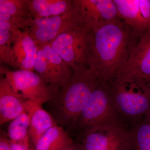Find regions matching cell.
<instances>
[{"instance_id":"cell-1","label":"cell","mask_w":150,"mask_h":150,"mask_svg":"<svg viewBox=\"0 0 150 150\" xmlns=\"http://www.w3.org/2000/svg\"><path fill=\"white\" fill-rule=\"evenodd\" d=\"M88 68L101 80L112 83L139 39L121 19L88 32Z\"/></svg>"},{"instance_id":"cell-2","label":"cell","mask_w":150,"mask_h":150,"mask_svg":"<svg viewBox=\"0 0 150 150\" xmlns=\"http://www.w3.org/2000/svg\"><path fill=\"white\" fill-rule=\"evenodd\" d=\"M72 71L69 80L48 102L56 123L69 133L76 123L100 80L97 75L88 67Z\"/></svg>"},{"instance_id":"cell-3","label":"cell","mask_w":150,"mask_h":150,"mask_svg":"<svg viewBox=\"0 0 150 150\" xmlns=\"http://www.w3.org/2000/svg\"><path fill=\"white\" fill-rule=\"evenodd\" d=\"M121 126L128 127L113 103L109 83L100 79L69 134H74L79 142L91 132Z\"/></svg>"},{"instance_id":"cell-4","label":"cell","mask_w":150,"mask_h":150,"mask_svg":"<svg viewBox=\"0 0 150 150\" xmlns=\"http://www.w3.org/2000/svg\"><path fill=\"white\" fill-rule=\"evenodd\" d=\"M109 84L113 103L124 124L131 127L142 121L150 110V96L142 84L114 80Z\"/></svg>"},{"instance_id":"cell-5","label":"cell","mask_w":150,"mask_h":150,"mask_svg":"<svg viewBox=\"0 0 150 150\" xmlns=\"http://www.w3.org/2000/svg\"><path fill=\"white\" fill-rule=\"evenodd\" d=\"M1 74L15 92L38 105L49 102L56 95L51 86L33 71H10L1 66Z\"/></svg>"},{"instance_id":"cell-6","label":"cell","mask_w":150,"mask_h":150,"mask_svg":"<svg viewBox=\"0 0 150 150\" xmlns=\"http://www.w3.org/2000/svg\"><path fill=\"white\" fill-rule=\"evenodd\" d=\"M88 32L78 26L72 28L61 33L50 44L72 70L88 67Z\"/></svg>"},{"instance_id":"cell-7","label":"cell","mask_w":150,"mask_h":150,"mask_svg":"<svg viewBox=\"0 0 150 150\" xmlns=\"http://www.w3.org/2000/svg\"><path fill=\"white\" fill-rule=\"evenodd\" d=\"M74 15L79 27L93 30L120 19L113 0H74Z\"/></svg>"},{"instance_id":"cell-8","label":"cell","mask_w":150,"mask_h":150,"mask_svg":"<svg viewBox=\"0 0 150 150\" xmlns=\"http://www.w3.org/2000/svg\"><path fill=\"white\" fill-rule=\"evenodd\" d=\"M37 47L34 70L53 88L56 95L69 80L73 71L50 44Z\"/></svg>"},{"instance_id":"cell-9","label":"cell","mask_w":150,"mask_h":150,"mask_svg":"<svg viewBox=\"0 0 150 150\" xmlns=\"http://www.w3.org/2000/svg\"><path fill=\"white\" fill-rule=\"evenodd\" d=\"M78 26L74 15V9L62 15L29 19L24 31L29 34L38 46L51 44L61 33Z\"/></svg>"},{"instance_id":"cell-10","label":"cell","mask_w":150,"mask_h":150,"mask_svg":"<svg viewBox=\"0 0 150 150\" xmlns=\"http://www.w3.org/2000/svg\"><path fill=\"white\" fill-rule=\"evenodd\" d=\"M150 79V29L139 38L124 67L115 80L128 82Z\"/></svg>"},{"instance_id":"cell-11","label":"cell","mask_w":150,"mask_h":150,"mask_svg":"<svg viewBox=\"0 0 150 150\" xmlns=\"http://www.w3.org/2000/svg\"><path fill=\"white\" fill-rule=\"evenodd\" d=\"M128 127L121 126L93 131L79 142L85 150H125Z\"/></svg>"},{"instance_id":"cell-12","label":"cell","mask_w":150,"mask_h":150,"mask_svg":"<svg viewBox=\"0 0 150 150\" xmlns=\"http://www.w3.org/2000/svg\"><path fill=\"white\" fill-rule=\"evenodd\" d=\"M38 47L34 40L25 31L13 32L11 67L18 70L35 71Z\"/></svg>"},{"instance_id":"cell-13","label":"cell","mask_w":150,"mask_h":150,"mask_svg":"<svg viewBox=\"0 0 150 150\" xmlns=\"http://www.w3.org/2000/svg\"><path fill=\"white\" fill-rule=\"evenodd\" d=\"M36 104L25 99L13 91L4 76L0 79V125L12 121L23 113L28 112Z\"/></svg>"},{"instance_id":"cell-14","label":"cell","mask_w":150,"mask_h":150,"mask_svg":"<svg viewBox=\"0 0 150 150\" xmlns=\"http://www.w3.org/2000/svg\"><path fill=\"white\" fill-rule=\"evenodd\" d=\"M113 1L120 18L139 39L146 32L142 25L139 0H113Z\"/></svg>"},{"instance_id":"cell-15","label":"cell","mask_w":150,"mask_h":150,"mask_svg":"<svg viewBox=\"0 0 150 150\" xmlns=\"http://www.w3.org/2000/svg\"><path fill=\"white\" fill-rule=\"evenodd\" d=\"M33 19L62 15L73 10L74 0H29Z\"/></svg>"},{"instance_id":"cell-16","label":"cell","mask_w":150,"mask_h":150,"mask_svg":"<svg viewBox=\"0 0 150 150\" xmlns=\"http://www.w3.org/2000/svg\"><path fill=\"white\" fill-rule=\"evenodd\" d=\"M30 117V141L34 146L38 140L51 127L58 125L53 116L42 108L41 105L35 104L28 112Z\"/></svg>"},{"instance_id":"cell-17","label":"cell","mask_w":150,"mask_h":150,"mask_svg":"<svg viewBox=\"0 0 150 150\" xmlns=\"http://www.w3.org/2000/svg\"><path fill=\"white\" fill-rule=\"evenodd\" d=\"M74 142L66 129L56 125L48 129L40 138L34 146V150H61Z\"/></svg>"},{"instance_id":"cell-18","label":"cell","mask_w":150,"mask_h":150,"mask_svg":"<svg viewBox=\"0 0 150 150\" xmlns=\"http://www.w3.org/2000/svg\"><path fill=\"white\" fill-rule=\"evenodd\" d=\"M125 150H150V125L144 120L128 130Z\"/></svg>"},{"instance_id":"cell-19","label":"cell","mask_w":150,"mask_h":150,"mask_svg":"<svg viewBox=\"0 0 150 150\" xmlns=\"http://www.w3.org/2000/svg\"><path fill=\"white\" fill-rule=\"evenodd\" d=\"M30 121L29 115L26 112H23L11 121L7 133L8 139L30 147Z\"/></svg>"},{"instance_id":"cell-20","label":"cell","mask_w":150,"mask_h":150,"mask_svg":"<svg viewBox=\"0 0 150 150\" xmlns=\"http://www.w3.org/2000/svg\"><path fill=\"white\" fill-rule=\"evenodd\" d=\"M0 13L21 18L33 19L29 0H0Z\"/></svg>"},{"instance_id":"cell-21","label":"cell","mask_w":150,"mask_h":150,"mask_svg":"<svg viewBox=\"0 0 150 150\" xmlns=\"http://www.w3.org/2000/svg\"><path fill=\"white\" fill-rule=\"evenodd\" d=\"M13 32L0 30V61L10 66Z\"/></svg>"},{"instance_id":"cell-22","label":"cell","mask_w":150,"mask_h":150,"mask_svg":"<svg viewBox=\"0 0 150 150\" xmlns=\"http://www.w3.org/2000/svg\"><path fill=\"white\" fill-rule=\"evenodd\" d=\"M140 14L146 32L150 29V0H139Z\"/></svg>"},{"instance_id":"cell-23","label":"cell","mask_w":150,"mask_h":150,"mask_svg":"<svg viewBox=\"0 0 150 150\" xmlns=\"http://www.w3.org/2000/svg\"><path fill=\"white\" fill-rule=\"evenodd\" d=\"M19 30L20 29L17 26L13 23L9 22L0 21V30L15 32Z\"/></svg>"},{"instance_id":"cell-24","label":"cell","mask_w":150,"mask_h":150,"mask_svg":"<svg viewBox=\"0 0 150 150\" xmlns=\"http://www.w3.org/2000/svg\"><path fill=\"white\" fill-rule=\"evenodd\" d=\"M0 150H12L9 140L3 134L0 137Z\"/></svg>"},{"instance_id":"cell-25","label":"cell","mask_w":150,"mask_h":150,"mask_svg":"<svg viewBox=\"0 0 150 150\" xmlns=\"http://www.w3.org/2000/svg\"><path fill=\"white\" fill-rule=\"evenodd\" d=\"M9 141L12 150H34V149H30V147L21 143Z\"/></svg>"},{"instance_id":"cell-26","label":"cell","mask_w":150,"mask_h":150,"mask_svg":"<svg viewBox=\"0 0 150 150\" xmlns=\"http://www.w3.org/2000/svg\"><path fill=\"white\" fill-rule=\"evenodd\" d=\"M61 150H85V149L81 142L74 141L72 144Z\"/></svg>"},{"instance_id":"cell-27","label":"cell","mask_w":150,"mask_h":150,"mask_svg":"<svg viewBox=\"0 0 150 150\" xmlns=\"http://www.w3.org/2000/svg\"><path fill=\"white\" fill-rule=\"evenodd\" d=\"M142 86L145 92L150 96V79L142 82Z\"/></svg>"},{"instance_id":"cell-28","label":"cell","mask_w":150,"mask_h":150,"mask_svg":"<svg viewBox=\"0 0 150 150\" xmlns=\"http://www.w3.org/2000/svg\"><path fill=\"white\" fill-rule=\"evenodd\" d=\"M145 118L144 121L150 125V109L149 111L145 115Z\"/></svg>"}]
</instances>
